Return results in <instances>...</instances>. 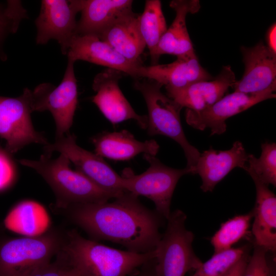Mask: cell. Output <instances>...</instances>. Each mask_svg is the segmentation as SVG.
I'll list each match as a JSON object with an SVG mask.
<instances>
[{
    "label": "cell",
    "mask_w": 276,
    "mask_h": 276,
    "mask_svg": "<svg viewBox=\"0 0 276 276\" xmlns=\"http://www.w3.org/2000/svg\"><path fill=\"white\" fill-rule=\"evenodd\" d=\"M267 253L264 249L255 245L242 276H274L273 267Z\"/></svg>",
    "instance_id": "f1b7e54d"
},
{
    "label": "cell",
    "mask_w": 276,
    "mask_h": 276,
    "mask_svg": "<svg viewBox=\"0 0 276 276\" xmlns=\"http://www.w3.org/2000/svg\"><path fill=\"white\" fill-rule=\"evenodd\" d=\"M95 153L116 160L130 159L140 154L155 156L159 146L154 140L141 142L126 130L102 132L92 138Z\"/></svg>",
    "instance_id": "7402d4cb"
},
{
    "label": "cell",
    "mask_w": 276,
    "mask_h": 276,
    "mask_svg": "<svg viewBox=\"0 0 276 276\" xmlns=\"http://www.w3.org/2000/svg\"><path fill=\"white\" fill-rule=\"evenodd\" d=\"M30 100L31 90L28 88L17 97L0 96V137L6 141L5 149L10 154L31 143L44 146L49 143L44 135L33 127Z\"/></svg>",
    "instance_id": "9c48e42d"
},
{
    "label": "cell",
    "mask_w": 276,
    "mask_h": 276,
    "mask_svg": "<svg viewBox=\"0 0 276 276\" xmlns=\"http://www.w3.org/2000/svg\"><path fill=\"white\" fill-rule=\"evenodd\" d=\"M140 268L136 276H159L156 269L155 258L145 263Z\"/></svg>",
    "instance_id": "d6a6232c"
},
{
    "label": "cell",
    "mask_w": 276,
    "mask_h": 276,
    "mask_svg": "<svg viewBox=\"0 0 276 276\" xmlns=\"http://www.w3.org/2000/svg\"><path fill=\"white\" fill-rule=\"evenodd\" d=\"M249 250V246L246 245L214 253L191 276H224Z\"/></svg>",
    "instance_id": "484cf974"
},
{
    "label": "cell",
    "mask_w": 276,
    "mask_h": 276,
    "mask_svg": "<svg viewBox=\"0 0 276 276\" xmlns=\"http://www.w3.org/2000/svg\"><path fill=\"white\" fill-rule=\"evenodd\" d=\"M259 158L248 155L246 164L243 168L251 171L258 179L267 186H276V144L266 142L261 145Z\"/></svg>",
    "instance_id": "4316f807"
},
{
    "label": "cell",
    "mask_w": 276,
    "mask_h": 276,
    "mask_svg": "<svg viewBox=\"0 0 276 276\" xmlns=\"http://www.w3.org/2000/svg\"><path fill=\"white\" fill-rule=\"evenodd\" d=\"M139 26L146 46L151 55L167 30L160 1H146L144 11L140 15Z\"/></svg>",
    "instance_id": "cb8c5ba5"
},
{
    "label": "cell",
    "mask_w": 276,
    "mask_h": 276,
    "mask_svg": "<svg viewBox=\"0 0 276 276\" xmlns=\"http://www.w3.org/2000/svg\"><path fill=\"white\" fill-rule=\"evenodd\" d=\"M27 17V10L20 1L0 3V51L8 35L15 33L21 21Z\"/></svg>",
    "instance_id": "83f0119b"
},
{
    "label": "cell",
    "mask_w": 276,
    "mask_h": 276,
    "mask_svg": "<svg viewBox=\"0 0 276 276\" xmlns=\"http://www.w3.org/2000/svg\"><path fill=\"white\" fill-rule=\"evenodd\" d=\"M162 85L148 79H137L134 88L142 95L148 114L147 131L150 135H163L176 142L182 148L187 159L186 168L191 174L200 153L188 141L181 126L180 112L182 108L161 91Z\"/></svg>",
    "instance_id": "5b68a950"
},
{
    "label": "cell",
    "mask_w": 276,
    "mask_h": 276,
    "mask_svg": "<svg viewBox=\"0 0 276 276\" xmlns=\"http://www.w3.org/2000/svg\"><path fill=\"white\" fill-rule=\"evenodd\" d=\"M131 0H82L76 35L100 37L118 18L132 10Z\"/></svg>",
    "instance_id": "44dd1931"
},
{
    "label": "cell",
    "mask_w": 276,
    "mask_h": 276,
    "mask_svg": "<svg viewBox=\"0 0 276 276\" xmlns=\"http://www.w3.org/2000/svg\"><path fill=\"white\" fill-rule=\"evenodd\" d=\"M16 175L15 165L10 153L0 147V192L13 185Z\"/></svg>",
    "instance_id": "4dcf8cb0"
},
{
    "label": "cell",
    "mask_w": 276,
    "mask_h": 276,
    "mask_svg": "<svg viewBox=\"0 0 276 276\" xmlns=\"http://www.w3.org/2000/svg\"><path fill=\"white\" fill-rule=\"evenodd\" d=\"M253 218V212L236 216L221 224L212 237L214 253L229 249L247 234Z\"/></svg>",
    "instance_id": "d4e9b609"
},
{
    "label": "cell",
    "mask_w": 276,
    "mask_h": 276,
    "mask_svg": "<svg viewBox=\"0 0 276 276\" xmlns=\"http://www.w3.org/2000/svg\"><path fill=\"white\" fill-rule=\"evenodd\" d=\"M237 80L230 65L222 67L213 80L194 82L180 88H166L167 95L182 108L202 110L218 101Z\"/></svg>",
    "instance_id": "9a60e30c"
},
{
    "label": "cell",
    "mask_w": 276,
    "mask_h": 276,
    "mask_svg": "<svg viewBox=\"0 0 276 276\" xmlns=\"http://www.w3.org/2000/svg\"><path fill=\"white\" fill-rule=\"evenodd\" d=\"M140 15L132 11L126 13L99 37L128 60L137 63H141L140 57L146 47L140 29Z\"/></svg>",
    "instance_id": "603a6c76"
},
{
    "label": "cell",
    "mask_w": 276,
    "mask_h": 276,
    "mask_svg": "<svg viewBox=\"0 0 276 276\" xmlns=\"http://www.w3.org/2000/svg\"><path fill=\"white\" fill-rule=\"evenodd\" d=\"M275 98V93L248 94L234 91L202 110L186 109V120L196 129L203 130L210 128L211 135L221 134L226 131L225 122L227 119L260 102Z\"/></svg>",
    "instance_id": "7c38bea8"
},
{
    "label": "cell",
    "mask_w": 276,
    "mask_h": 276,
    "mask_svg": "<svg viewBox=\"0 0 276 276\" xmlns=\"http://www.w3.org/2000/svg\"><path fill=\"white\" fill-rule=\"evenodd\" d=\"M249 257V253L245 255L224 276H242Z\"/></svg>",
    "instance_id": "1f68e13d"
},
{
    "label": "cell",
    "mask_w": 276,
    "mask_h": 276,
    "mask_svg": "<svg viewBox=\"0 0 276 276\" xmlns=\"http://www.w3.org/2000/svg\"><path fill=\"white\" fill-rule=\"evenodd\" d=\"M170 6L175 12V17L171 25L161 37L154 51L150 55L153 64H155L159 56L163 54L174 55L177 58L195 55L188 33L186 19L188 13H195L200 8L197 0H174Z\"/></svg>",
    "instance_id": "ac0fdd59"
},
{
    "label": "cell",
    "mask_w": 276,
    "mask_h": 276,
    "mask_svg": "<svg viewBox=\"0 0 276 276\" xmlns=\"http://www.w3.org/2000/svg\"><path fill=\"white\" fill-rule=\"evenodd\" d=\"M244 170L252 178L256 189L252 227L255 245L268 252H274L276 249V196L251 171Z\"/></svg>",
    "instance_id": "ffe728a7"
},
{
    "label": "cell",
    "mask_w": 276,
    "mask_h": 276,
    "mask_svg": "<svg viewBox=\"0 0 276 276\" xmlns=\"http://www.w3.org/2000/svg\"><path fill=\"white\" fill-rule=\"evenodd\" d=\"M62 249L81 276H128L156 255L155 249L136 253L112 248L83 237L76 229L65 233Z\"/></svg>",
    "instance_id": "7a4b0ae2"
},
{
    "label": "cell",
    "mask_w": 276,
    "mask_h": 276,
    "mask_svg": "<svg viewBox=\"0 0 276 276\" xmlns=\"http://www.w3.org/2000/svg\"><path fill=\"white\" fill-rule=\"evenodd\" d=\"M65 233L52 228L41 235L0 241V276H30L62 250Z\"/></svg>",
    "instance_id": "277c9868"
},
{
    "label": "cell",
    "mask_w": 276,
    "mask_h": 276,
    "mask_svg": "<svg viewBox=\"0 0 276 276\" xmlns=\"http://www.w3.org/2000/svg\"><path fill=\"white\" fill-rule=\"evenodd\" d=\"M68 60H83L125 73L135 80L142 63L128 60L106 42L93 35H76L67 53Z\"/></svg>",
    "instance_id": "2e32d148"
},
{
    "label": "cell",
    "mask_w": 276,
    "mask_h": 276,
    "mask_svg": "<svg viewBox=\"0 0 276 276\" xmlns=\"http://www.w3.org/2000/svg\"><path fill=\"white\" fill-rule=\"evenodd\" d=\"M114 199L109 202L74 204L60 210L90 239L114 242L136 253L154 250L165 219L130 192L125 191Z\"/></svg>",
    "instance_id": "6da1fadb"
},
{
    "label": "cell",
    "mask_w": 276,
    "mask_h": 276,
    "mask_svg": "<svg viewBox=\"0 0 276 276\" xmlns=\"http://www.w3.org/2000/svg\"><path fill=\"white\" fill-rule=\"evenodd\" d=\"M143 158L149 164V168L140 174H135L130 168H125L122 174V186L125 191L152 200L155 210L166 220L169 217L174 191L179 179L191 174L187 168L178 169L164 165L155 156L144 154Z\"/></svg>",
    "instance_id": "52a82bcc"
},
{
    "label": "cell",
    "mask_w": 276,
    "mask_h": 276,
    "mask_svg": "<svg viewBox=\"0 0 276 276\" xmlns=\"http://www.w3.org/2000/svg\"><path fill=\"white\" fill-rule=\"evenodd\" d=\"M1 147V146H0Z\"/></svg>",
    "instance_id": "d590c367"
},
{
    "label": "cell",
    "mask_w": 276,
    "mask_h": 276,
    "mask_svg": "<svg viewBox=\"0 0 276 276\" xmlns=\"http://www.w3.org/2000/svg\"><path fill=\"white\" fill-rule=\"evenodd\" d=\"M72 276H81L79 273L75 269Z\"/></svg>",
    "instance_id": "e575fe53"
},
{
    "label": "cell",
    "mask_w": 276,
    "mask_h": 276,
    "mask_svg": "<svg viewBox=\"0 0 276 276\" xmlns=\"http://www.w3.org/2000/svg\"><path fill=\"white\" fill-rule=\"evenodd\" d=\"M74 62L68 60L61 83L57 86L49 83L38 85L31 90V108L34 111H49L56 125L55 139L70 133L78 102Z\"/></svg>",
    "instance_id": "ba28073f"
},
{
    "label": "cell",
    "mask_w": 276,
    "mask_h": 276,
    "mask_svg": "<svg viewBox=\"0 0 276 276\" xmlns=\"http://www.w3.org/2000/svg\"><path fill=\"white\" fill-rule=\"evenodd\" d=\"M74 270L62 249L54 260L30 276H72Z\"/></svg>",
    "instance_id": "f546056e"
},
{
    "label": "cell",
    "mask_w": 276,
    "mask_h": 276,
    "mask_svg": "<svg viewBox=\"0 0 276 276\" xmlns=\"http://www.w3.org/2000/svg\"><path fill=\"white\" fill-rule=\"evenodd\" d=\"M143 78L154 80L165 88H180L195 82L210 80L212 77L200 64L195 55L177 58L168 64L142 65L137 71V79Z\"/></svg>",
    "instance_id": "d6986e66"
},
{
    "label": "cell",
    "mask_w": 276,
    "mask_h": 276,
    "mask_svg": "<svg viewBox=\"0 0 276 276\" xmlns=\"http://www.w3.org/2000/svg\"><path fill=\"white\" fill-rule=\"evenodd\" d=\"M187 216L180 210L171 212L167 227L155 248V266L159 276H185L202 262L194 251V236L185 226Z\"/></svg>",
    "instance_id": "8992f818"
},
{
    "label": "cell",
    "mask_w": 276,
    "mask_h": 276,
    "mask_svg": "<svg viewBox=\"0 0 276 276\" xmlns=\"http://www.w3.org/2000/svg\"><path fill=\"white\" fill-rule=\"evenodd\" d=\"M245 71L232 87L234 91L248 94L275 93L276 53L262 41L253 47H241Z\"/></svg>",
    "instance_id": "5bb4252c"
},
{
    "label": "cell",
    "mask_w": 276,
    "mask_h": 276,
    "mask_svg": "<svg viewBox=\"0 0 276 276\" xmlns=\"http://www.w3.org/2000/svg\"><path fill=\"white\" fill-rule=\"evenodd\" d=\"M248 155L240 141L234 142L232 148L226 150H216L210 147L200 154L192 174L200 176V188L203 192H212L233 169H243Z\"/></svg>",
    "instance_id": "e0dca14e"
},
{
    "label": "cell",
    "mask_w": 276,
    "mask_h": 276,
    "mask_svg": "<svg viewBox=\"0 0 276 276\" xmlns=\"http://www.w3.org/2000/svg\"><path fill=\"white\" fill-rule=\"evenodd\" d=\"M44 154L51 156L54 152L66 156L75 165L77 171L102 190L116 197L125 191L122 178L100 156L80 147L73 134L55 139L54 143L44 146Z\"/></svg>",
    "instance_id": "30bf717a"
},
{
    "label": "cell",
    "mask_w": 276,
    "mask_h": 276,
    "mask_svg": "<svg viewBox=\"0 0 276 276\" xmlns=\"http://www.w3.org/2000/svg\"><path fill=\"white\" fill-rule=\"evenodd\" d=\"M82 7V0L41 1L40 12L35 21L36 43L45 44L55 40L62 53L66 55L76 35V15Z\"/></svg>",
    "instance_id": "8fae6325"
},
{
    "label": "cell",
    "mask_w": 276,
    "mask_h": 276,
    "mask_svg": "<svg viewBox=\"0 0 276 276\" xmlns=\"http://www.w3.org/2000/svg\"><path fill=\"white\" fill-rule=\"evenodd\" d=\"M275 32L276 26L274 23L269 27L266 34L267 46L274 53H276Z\"/></svg>",
    "instance_id": "836d02e7"
},
{
    "label": "cell",
    "mask_w": 276,
    "mask_h": 276,
    "mask_svg": "<svg viewBox=\"0 0 276 276\" xmlns=\"http://www.w3.org/2000/svg\"><path fill=\"white\" fill-rule=\"evenodd\" d=\"M122 77V72L111 68L98 73L93 82V89L96 94L92 102L113 125L132 119L141 128L146 129L147 116L137 114L123 95L119 85Z\"/></svg>",
    "instance_id": "4fadbf2b"
},
{
    "label": "cell",
    "mask_w": 276,
    "mask_h": 276,
    "mask_svg": "<svg viewBox=\"0 0 276 276\" xmlns=\"http://www.w3.org/2000/svg\"><path fill=\"white\" fill-rule=\"evenodd\" d=\"M19 163L37 172L53 191L59 209L68 205L103 202L116 198L95 185L77 170L70 168V160L60 154L56 159L42 154L38 160L21 159Z\"/></svg>",
    "instance_id": "3957f363"
}]
</instances>
